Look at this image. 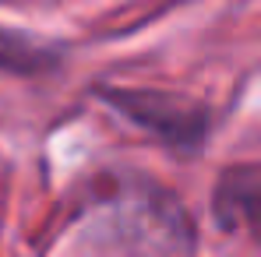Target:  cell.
Instances as JSON below:
<instances>
[{"mask_svg":"<svg viewBox=\"0 0 261 257\" xmlns=\"http://www.w3.org/2000/svg\"><path fill=\"white\" fill-rule=\"evenodd\" d=\"M95 95L113 106L124 120L155 141L170 145L173 152H198L208 134V109L180 92L159 88H124V85H99Z\"/></svg>","mask_w":261,"mask_h":257,"instance_id":"1","label":"cell"},{"mask_svg":"<svg viewBox=\"0 0 261 257\" xmlns=\"http://www.w3.org/2000/svg\"><path fill=\"white\" fill-rule=\"evenodd\" d=\"M212 215L219 229L247 233L261 243V162H233L212 187Z\"/></svg>","mask_w":261,"mask_h":257,"instance_id":"2","label":"cell"},{"mask_svg":"<svg viewBox=\"0 0 261 257\" xmlns=\"http://www.w3.org/2000/svg\"><path fill=\"white\" fill-rule=\"evenodd\" d=\"M60 67V49L32 39L18 28H0V71L18 78H39Z\"/></svg>","mask_w":261,"mask_h":257,"instance_id":"3","label":"cell"}]
</instances>
